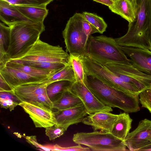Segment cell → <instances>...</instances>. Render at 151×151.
Instances as JSON below:
<instances>
[{"mask_svg":"<svg viewBox=\"0 0 151 151\" xmlns=\"http://www.w3.org/2000/svg\"><path fill=\"white\" fill-rule=\"evenodd\" d=\"M72 140L75 143L83 145L95 151H125L126 146L123 141L110 132L94 131L91 132H77Z\"/></svg>","mask_w":151,"mask_h":151,"instance_id":"6","label":"cell"},{"mask_svg":"<svg viewBox=\"0 0 151 151\" xmlns=\"http://www.w3.org/2000/svg\"><path fill=\"white\" fill-rule=\"evenodd\" d=\"M139 96V102L142 107L146 108L151 113V88L141 92Z\"/></svg>","mask_w":151,"mask_h":151,"instance_id":"33","label":"cell"},{"mask_svg":"<svg viewBox=\"0 0 151 151\" xmlns=\"http://www.w3.org/2000/svg\"><path fill=\"white\" fill-rule=\"evenodd\" d=\"M82 27L84 33L88 38L91 34L99 33L97 29L84 18L82 21Z\"/></svg>","mask_w":151,"mask_h":151,"instance_id":"35","label":"cell"},{"mask_svg":"<svg viewBox=\"0 0 151 151\" xmlns=\"http://www.w3.org/2000/svg\"><path fill=\"white\" fill-rule=\"evenodd\" d=\"M142 151H151V145L144 149Z\"/></svg>","mask_w":151,"mask_h":151,"instance_id":"41","label":"cell"},{"mask_svg":"<svg viewBox=\"0 0 151 151\" xmlns=\"http://www.w3.org/2000/svg\"><path fill=\"white\" fill-rule=\"evenodd\" d=\"M69 57L70 55L59 45H52L39 39L26 54L17 59L60 63L67 65L70 64Z\"/></svg>","mask_w":151,"mask_h":151,"instance_id":"8","label":"cell"},{"mask_svg":"<svg viewBox=\"0 0 151 151\" xmlns=\"http://www.w3.org/2000/svg\"><path fill=\"white\" fill-rule=\"evenodd\" d=\"M26 139L27 142L37 148H41L42 150L50 151L52 150L50 148L45 147L37 142L36 136H27L26 137Z\"/></svg>","mask_w":151,"mask_h":151,"instance_id":"37","label":"cell"},{"mask_svg":"<svg viewBox=\"0 0 151 151\" xmlns=\"http://www.w3.org/2000/svg\"><path fill=\"white\" fill-rule=\"evenodd\" d=\"M9 61L52 71L60 70L66 65L63 63H57L24 61L17 59H11Z\"/></svg>","mask_w":151,"mask_h":151,"instance_id":"28","label":"cell"},{"mask_svg":"<svg viewBox=\"0 0 151 151\" xmlns=\"http://www.w3.org/2000/svg\"><path fill=\"white\" fill-rule=\"evenodd\" d=\"M13 91V89L0 74V91Z\"/></svg>","mask_w":151,"mask_h":151,"instance_id":"38","label":"cell"},{"mask_svg":"<svg viewBox=\"0 0 151 151\" xmlns=\"http://www.w3.org/2000/svg\"><path fill=\"white\" fill-rule=\"evenodd\" d=\"M47 85L41 82L29 83L19 86L13 91L22 102H29L37 95L46 93Z\"/></svg>","mask_w":151,"mask_h":151,"instance_id":"19","label":"cell"},{"mask_svg":"<svg viewBox=\"0 0 151 151\" xmlns=\"http://www.w3.org/2000/svg\"><path fill=\"white\" fill-rule=\"evenodd\" d=\"M69 90L81 99L88 115L99 111H113L112 108L100 101L82 82H75Z\"/></svg>","mask_w":151,"mask_h":151,"instance_id":"11","label":"cell"},{"mask_svg":"<svg viewBox=\"0 0 151 151\" xmlns=\"http://www.w3.org/2000/svg\"><path fill=\"white\" fill-rule=\"evenodd\" d=\"M85 85L101 102L118 108L127 113L139 111V94H130L115 88L94 76L86 74Z\"/></svg>","mask_w":151,"mask_h":151,"instance_id":"1","label":"cell"},{"mask_svg":"<svg viewBox=\"0 0 151 151\" xmlns=\"http://www.w3.org/2000/svg\"><path fill=\"white\" fill-rule=\"evenodd\" d=\"M104 65L122 80L134 86L139 93L151 88V75L139 70L131 63L108 62Z\"/></svg>","mask_w":151,"mask_h":151,"instance_id":"9","label":"cell"},{"mask_svg":"<svg viewBox=\"0 0 151 151\" xmlns=\"http://www.w3.org/2000/svg\"><path fill=\"white\" fill-rule=\"evenodd\" d=\"M28 103L52 110L53 109V103L48 98L46 93L37 95Z\"/></svg>","mask_w":151,"mask_h":151,"instance_id":"32","label":"cell"},{"mask_svg":"<svg viewBox=\"0 0 151 151\" xmlns=\"http://www.w3.org/2000/svg\"><path fill=\"white\" fill-rule=\"evenodd\" d=\"M82 14L76 13L70 18L62 32L66 52L70 54L84 56L87 55L88 38L84 33Z\"/></svg>","mask_w":151,"mask_h":151,"instance_id":"5","label":"cell"},{"mask_svg":"<svg viewBox=\"0 0 151 151\" xmlns=\"http://www.w3.org/2000/svg\"><path fill=\"white\" fill-rule=\"evenodd\" d=\"M10 42V28L0 23V68L5 66L9 61L6 53Z\"/></svg>","mask_w":151,"mask_h":151,"instance_id":"25","label":"cell"},{"mask_svg":"<svg viewBox=\"0 0 151 151\" xmlns=\"http://www.w3.org/2000/svg\"><path fill=\"white\" fill-rule=\"evenodd\" d=\"M22 102L14 91H0V104L2 108L9 109L11 111Z\"/></svg>","mask_w":151,"mask_h":151,"instance_id":"29","label":"cell"},{"mask_svg":"<svg viewBox=\"0 0 151 151\" xmlns=\"http://www.w3.org/2000/svg\"><path fill=\"white\" fill-rule=\"evenodd\" d=\"M69 55V63L73 69L76 81L82 82L85 84L86 74L82 61L83 56Z\"/></svg>","mask_w":151,"mask_h":151,"instance_id":"26","label":"cell"},{"mask_svg":"<svg viewBox=\"0 0 151 151\" xmlns=\"http://www.w3.org/2000/svg\"><path fill=\"white\" fill-rule=\"evenodd\" d=\"M147 39L150 46V50L151 51V33L147 36Z\"/></svg>","mask_w":151,"mask_h":151,"instance_id":"40","label":"cell"},{"mask_svg":"<svg viewBox=\"0 0 151 151\" xmlns=\"http://www.w3.org/2000/svg\"><path fill=\"white\" fill-rule=\"evenodd\" d=\"M119 115L113 125L110 133L123 141L129 133L132 120L127 113H122Z\"/></svg>","mask_w":151,"mask_h":151,"instance_id":"20","label":"cell"},{"mask_svg":"<svg viewBox=\"0 0 151 151\" xmlns=\"http://www.w3.org/2000/svg\"><path fill=\"white\" fill-rule=\"evenodd\" d=\"M56 126L62 127L66 131L70 125L82 122L88 114L83 104L66 109L57 110L54 112Z\"/></svg>","mask_w":151,"mask_h":151,"instance_id":"14","label":"cell"},{"mask_svg":"<svg viewBox=\"0 0 151 151\" xmlns=\"http://www.w3.org/2000/svg\"><path fill=\"white\" fill-rule=\"evenodd\" d=\"M54 150L69 151H90L91 149L88 147H84L81 146V145L78 144L77 145L70 147H63L56 145Z\"/></svg>","mask_w":151,"mask_h":151,"instance_id":"36","label":"cell"},{"mask_svg":"<svg viewBox=\"0 0 151 151\" xmlns=\"http://www.w3.org/2000/svg\"><path fill=\"white\" fill-rule=\"evenodd\" d=\"M0 19L9 27L21 23L35 22L24 16L13 5L4 0H0Z\"/></svg>","mask_w":151,"mask_h":151,"instance_id":"17","label":"cell"},{"mask_svg":"<svg viewBox=\"0 0 151 151\" xmlns=\"http://www.w3.org/2000/svg\"><path fill=\"white\" fill-rule=\"evenodd\" d=\"M5 65L17 69L42 81L50 77L62 69L57 71H52L10 61H8Z\"/></svg>","mask_w":151,"mask_h":151,"instance_id":"21","label":"cell"},{"mask_svg":"<svg viewBox=\"0 0 151 151\" xmlns=\"http://www.w3.org/2000/svg\"><path fill=\"white\" fill-rule=\"evenodd\" d=\"M136 18L129 24L124 35L115 40L121 46L150 49L147 36L151 33V0H137Z\"/></svg>","mask_w":151,"mask_h":151,"instance_id":"2","label":"cell"},{"mask_svg":"<svg viewBox=\"0 0 151 151\" xmlns=\"http://www.w3.org/2000/svg\"><path fill=\"white\" fill-rule=\"evenodd\" d=\"M82 61L86 74L96 77L118 90L130 94H139V91L133 85L124 81L104 65L87 55L83 56Z\"/></svg>","mask_w":151,"mask_h":151,"instance_id":"7","label":"cell"},{"mask_svg":"<svg viewBox=\"0 0 151 151\" xmlns=\"http://www.w3.org/2000/svg\"><path fill=\"white\" fill-rule=\"evenodd\" d=\"M0 74L14 90L21 85L42 81L14 68L5 65L0 68Z\"/></svg>","mask_w":151,"mask_h":151,"instance_id":"16","label":"cell"},{"mask_svg":"<svg viewBox=\"0 0 151 151\" xmlns=\"http://www.w3.org/2000/svg\"><path fill=\"white\" fill-rule=\"evenodd\" d=\"M132 151H142L151 145V120L146 119L140 121L137 127L129 133L123 141Z\"/></svg>","mask_w":151,"mask_h":151,"instance_id":"10","label":"cell"},{"mask_svg":"<svg viewBox=\"0 0 151 151\" xmlns=\"http://www.w3.org/2000/svg\"><path fill=\"white\" fill-rule=\"evenodd\" d=\"M132 65L139 70L151 75V51L130 46H121Z\"/></svg>","mask_w":151,"mask_h":151,"instance_id":"13","label":"cell"},{"mask_svg":"<svg viewBox=\"0 0 151 151\" xmlns=\"http://www.w3.org/2000/svg\"><path fill=\"white\" fill-rule=\"evenodd\" d=\"M74 83L67 80H60L47 84L46 88L47 94L53 103L59 99L63 94L69 90Z\"/></svg>","mask_w":151,"mask_h":151,"instance_id":"23","label":"cell"},{"mask_svg":"<svg viewBox=\"0 0 151 151\" xmlns=\"http://www.w3.org/2000/svg\"><path fill=\"white\" fill-rule=\"evenodd\" d=\"M65 129L63 127L54 125L45 128V134L50 140H53L63 135Z\"/></svg>","mask_w":151,"mask_h":151,"instance_id":"34","label":"cell"},{"mask_svg":"<svg viewBox=\"0 0 151 151\" xmlns=\"http://www.w3.org/2000/svg\"><path fill=\"white\" fill-rule=\"evenodd\" d=\"M13 5L46 7L54 0H4Z\"/></svg>","mask_w":151,"mask_h":151,"instance_id":"31","label":"cell"},{"mask_svg":"<svg viewBox=\"0 0 151 151\" xmlns=\"http://www.w3.org/2000/svg\"><path fill=\"white\" fill-rule=\"evenodd\" d=\"M53 108L61 110L83 105L81 99L69 90L65 92L60 98L53 103Z\"/></svg>","mask_w":151,"mask_h":151,"instance_id":"24","label":"cell"},{"mask_svg":"<svg viewBox=\"0 0 151 151\" xmlns=\"http://www.w3.org/2000/svg\"><path fill=\"white\" fill-rule=\"evenodd\" d=\"M82 14L84 18L96 28L99 33L102 34L106 31L107 25L102 17L96 14L86 12Z\"/></svg>","mask_w":151,"mask_h":151,"instance_id":"30","label":"cell"},{"mask_svg":"<svg viewBox=\"0 0 151 151\" xmlns=\"http://www.w3.org/2000/svg\"><path fill=\"white\" fill-rule=\"evenodd\" d=\"M114 2L109 7L113 12L120 16L129 24L136 18L138 8L137 0H112Z\"/></svg>","mask_w":151,"mask_h":151,"instance_id":"18","label":"cell"},{"mask_svg":"<svg viewBox=\"0 0 151 151\" xmlns=\"http://www.w3.org/2000/svg\"><path fill=\"white\" fill-rule=\"evenodd\" d=\"M86 55L104 65L108 62L131 63L115 39L103 35L89 37Z\"/></svg>","mask_w":151,"mask_h":151,"instance_id":"4","label":"cell"},{"mask_svg":"<svg viewBox=\"0 0 151 151\" xmlns=\"http://www.w3.org/2000/svg\"><path fill=\"white\" fill-rule=\"evenodd\" d=\"M14 5L26 17L35 22L43 23L48 14L46 7Z\"/></svg>","mask_w":151,"mask_h":151,"instance_id":"22","label":"cell"},{"mask_svg":"<svg viewBox=\"0 0 151 151\" xmlns=\"http://www.w3.org/2000/svg\"><path fill=\"white\" fill-rule=\"evenodd\" d=\"M110 112L101 111L90 114L85 117L82 122L91 126L93 131L99 130L101 131L110 133L113 125L119 116Z\"/></svg>","mask_w":151,"mask_h":151,"instance_id":"15","label":"cell"},{"mask_svg":"<svg viewBox=\"0 0 151 151\" xmlns=\"http://www.w3.org/2000/svg\"><path fill=\"white\" fill-rule=\"evenodd\" d=\"M97 2L102 4L108 7L113 4L114 2L112 0H93Z\"/></svg>","mask_w":151,"mask_h":151,"instance_id":"39","label":"cell"},{"mask_svg":"<svg viewBox=\"0 0 151 151\" xmlns=\"http://www.w3.org/2000/svg\"><path fill=\"white\" fill-rule=\"evenodd\" d=\"M10 42L6 53L9 59H18L26 54L45 30L43 23H21L10 27Z\"/></svg>","mask_w":151,"mask_h":151,"instance_id":"3","label":"cell"},{"mask_svg":"<svg viewBox=\"0 0 151 151\" xmlns=\"http://www.w3.org/2000/svg\"><path fill=\"white\" fill-rule=\"evenodd\" d=\"M19 105L29 115L36 127L46 128L55 124L52 110L26 102H22Z\"/></svg>","mask_w":151,"mask_h":151,"instance_id":"12","label":"cell"},{"mask_svg":"<svg viewBox=\"0 0 151 151\" xmlns=\"http://www.w3.org/2000/svg\"><path fill=\"white\" fill-rule=\"evenodd\" d=\"M60 80H67L73 83L76 82L73 70L70 63L50 77L40 82L47 84L54 81Z\"/></svg>","mask_w":151,"mask_h":151,"instance_id":"27","label":"cell"}]
</instances>
